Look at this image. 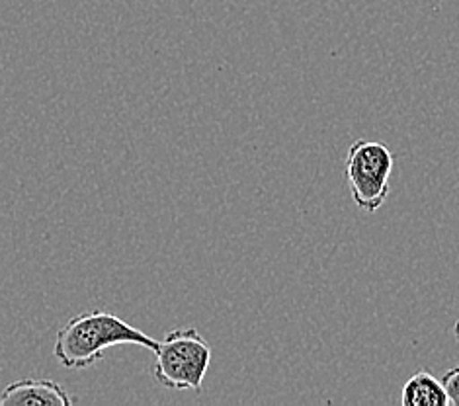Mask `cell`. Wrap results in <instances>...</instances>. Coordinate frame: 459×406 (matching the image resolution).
Listing matches in <instances>:
<instances>
[{
  "mask_svg": "<svg viewBox=\"0 0 459 406\" xmlns=\"http://www.w3.org/2000/svg\"><path fill=\"white\" fill-rule=\"evenodd\" d=\"M454 334H455V340H457V344H459V321L454 324Z\"/></svg>",
  "mask_w": 459,
  "mask_h": 406,
  "instance_id": "52a82bcc",
  "label": "cell"
},
{
  "mask_svg": "<svg viewBox=\"0 0 459 406\" xmlns=\"http://www.w3.org/2000/svg\"><path fill=\"white\" fill-rule=\"evenodd\" d=\"M442 385H444V391L447 394V401H450V404L459 406V366L444 373Z\"/></svg>",
  "mask_w": 459,
  "mask_h": 406,
  "instance_id": "8992f818",
  "label": "cell"
},
{
  "mask_svg": "<svg viewBox=\"0 0 459 406\" xmlns=\"http://www.w3.org/2000/svg\"><path fill=\"white\" fill-rule=\"evenodd\" d=\"M403 406H447V394L442 381L436 379L429 371H419L404 383L401 393Z\"/></svg>",
  "mask_w": 459,
  "mask_h": 406,
  "instance_id": "5b68a950",
  "label": "cell"
},
{
  "mask_svg": "<svg viewBox=\"0 0 459 406\" xmlns=\"http://www.w3.org/2000/svg\"><path fill=\"white\" fill-rule=\"evenodd\" d=\"M152 376L170 391L200 393L212 364V348L195 328H177L159 342Z\"/></svg>",
  "mask_w": 459,
  "mask_h": 406,
  "instance_id": "7a4b0ae2",
  "label": "cell"
},
{
  "mask_svg": "<svg viewBox=\"0 0 459 406\" xmlns=\"http://www.w3.org/2000/svg\"><path fill=\"white\" fill-rule=\"evenodd\" d=\"M3 406H71L73 399L53 379L26 377L10 383L0 394Z\"/></svg>",
  "mask_w": 459,
  "mask_h": 406,
  "instance_id": "277c9868",
  "label": "cell"
},
{
  "mask_svg": "<svg viewBox=\"0 0 459 406\" xmlns=\"http://www.w3.org/2000/svg\"><path fill=\"white\" fill-rule=\"evenodd\" d=\"M395 157L379 141L358 139L348 149L344 177L358 210L376 213L391 194Z\"/></svg>",
  "mask_w": 459,
  "mask_h": 406,
  "instance_id": "3957f363",
  "label": "cell"
},
{
  "mask_svg": "<svg viewBox=\"0 0 459 406\" xmlns=\"http://www.w3.org/2000/svg\"><path fill=\"white\" fill-rule=\"evenodd\" d=\"M134 344L157 352L159 342L139 328L106 311H86L59 328L53 356L63 367L86 369L104 359L106 350Z\"/></svg>",
  "mask_w": 459,
  "mask_h": 406,
  "instance_id": "6da1fadb",
  "label": "cell"
}]
</instances>
